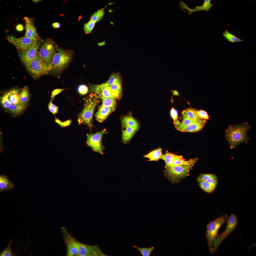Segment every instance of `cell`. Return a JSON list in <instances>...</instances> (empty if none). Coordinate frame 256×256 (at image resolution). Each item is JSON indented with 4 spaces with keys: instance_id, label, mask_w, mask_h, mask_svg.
Masks as SVG:
<instances>
[{
    "instance_id": "6da1fadb",
    "label": "cell",
    "mask_w": 256,
    "mask_h": 256,
    "mask_svg": "<svg viewBox=\"0 0 256 256\" xmlns=\"http://www.w3.org/2000/svg\"><path fill=\"white\" fill-rule=\"evenodd\" d=\"M250 128L246 123L230 125L226 131V137L230 148H236L242 142H247L249 139L247 133Z\"/></svg>"
},
{
    "instance_id": "7a4b0ae2",
    "label": "cell",
    "mask_w": 256,
    "mask_h": 256,
    "mask_svg": "<svg viewBox=\"0 0 256 256\" xmlns=\"http://www.w3.org/2000/svg\"><path fill=\"white\" fill-rule=\"evenodd\" d=\"M99 96L97 94L91 93L84 99L83 108L78 115L79 124H83L91 130L92 127V118L95 108L99 102Z\"/></svg>"
},
{
    "instance_id": "3957f363",
    "label": "cell",
    "mask_w": 256,
    "mask_h": 256,
    "mask_svg": "<svg viewBox=\"0 0 256 256\" xmlns=\"http://www.w3.org/2000/svg\"><path fill=\"white\" fill-rule=\"evenodd\" d=\"M56 48L58 51L55 53L49 64L50 71L59 78L72 60L73 54L71 51L64 50L58 46Z\"/></svg>"
},
{
    "instance_id": "277c9868",
    "label": "cell",
    "mask_w": 256,
    "mask_h": 256,
    "mask_svg": "<svg viewBox=\"0 0 256 256\" xmlns=\"http://www.w3.org/2000/svg\"><path fill=\"white\" fill-rule=\"evenodd\" d=\"M228 218L226 214L222 215L211 222L207 225L206 237L209 249L211 253H213L214 243L218 236L219 229L227 221Z\"/></svg>"
},
{
    "instance_id": "5b68a950",
    "label": "cell",
    "mask_w": 256,
    "mask_h": 256,
    "mask_svg": "<svg viewBox=\"0 0 256 256\" xmlns=\"http://www.w3.org/2000/svg\"><path fill=\"white\" fill-rule=\"evenodd\" d=\"M192 166L186 165H178L166 169L165 174L168 179L173 183H177L189 174Z\"/></svg>"
},
{
    "instance_id": "8992f818",
    "label": "cell",
    "mask_w": 256,
    "mask_h": 256,
    "mask_svg": "<svg viewBox=\"0 0 256 256\" xmlns=\"http://www.w3.org/2000/svg\"><path fill=\"white\" fill-rule=\"evenodd\" d=\"M43 40L41 39L24 51H19L18 54L20 59L30 73L31 64L36 58L38 50Z\"/></svg>"
},
{
    "instance_id": "52a82bcc",
    "label": "cell",
    "mask_w": 256,
    "mask_h": 256,
    "mask_svg": "<svg viewBox=\"0 0 256 256\" xmlns=\"http://www.w3.org/2000/svg\"><path fill=\"white\" fill-rule=\"evenodd\" d=\"M55 53L54 43L50 39H48L43 42L37 53L43 62L48 64L52 61Z\"/></svg>"
},
{
    "instance_id": "ba28073f",
    "label": "cell",
    "mask_w": 256,
    "mask_h": 256,
    "mask_svg": "<svg viewBox=\"0 0 256 256\" xmlns=\"http://www.w3.org/2000/svg\"><path fill=\"white\" fill-rule=\"evenodd\" d=\"M226 227L222 233L218 236L214 244L213 253L223 240L236 228L238 224V219L235 215L232 214L228 218Z\"/></svg>"
},
{
    "instance_id": "9c48e42d",
    "label": "cell",
    "mask_w": 256,
    "mask_h": 256,
    "mask_svg": "<svg viewBox=\"0 0 256 256\" xmlns=\"http://www.w3.org/2000/svg\"><path fill=\"white\" fill-rule=\"evenodd\" d=\"M49 64L45 63L37 53L31 64V72L35 79H37L50 71Z\"/></svg>"
},
{
    "instance_id": "30bf717a",
    "label": "cell",
    "mask_w": 256,
    "mask_h": 256,
    "mask_svg": "<svg viewBox=\"0 0 256 256\" xmlns=\"http://www.w3.org/2000/svg\"><path fill=\"white\" fill-rule=\"evenodd\" d=\"M61 230L66 247V256H77L78 253V241L72 236L64 227H62L61 228Z\"/></svg>"
},
{
    "instance_id": "8fae6325",
    "label": "cell",
    "mask_w": 256,
    "mask_h": 256,
    "mask_svg": "<svg viewBox=\"0 0 256 256\" xmlns=\"http://www.w3.org/2000/svg\"><path fill=\"white\" fill-rule=\"evenodd\" d=\"M105 129L92 134H87V144L95 152L103 154L104 147L101 141L103 135L106 133Z\"/></svg>"
},
{
    "instance_id": "7c38bea8",
    "label": "cell",
    "mask_w": 256,
    "mask_h": 256,
    "mask_svg": "<svg viewBox=\"0 0 256 256\" xmlns=\"http://www.w3.org/2000/svg\"><path fill=\"white\" fill-rule=\"evenodd\" d=\"M7 39L11 43L19 50L24 51L32 46L39 40V38H30L24 36L16 38L13 36H8Z\"/></svg>"
},
{
    "instance_id": "4fadbf2b",
    "label": "cell",
    "mask_w": 256,
    "mask_h": 256,
    "mask_svg": "<svg viewBox=\"0 0 256 256\" xmlns=\"http://www.w3.org/2000/svg\"><path fill=\"white\" fill-rule=\"evenodd\" d=\"M78 253L77 256H107L104 254L101 249L96 245H88L78 241Z\"/></svg>"
},
{
    "instance_id": "5bb4252c",
    "label": "cell",
    "mask_w": 256,
    "mask_h": 256,
    "mask_svg": "<svg viewBox=\"0 0 256 256\" xmlns=\"http://www.w3.org/2000/svg\"><path fill=\"white\" fill-rule=\"evenodd\" d=\"M23 19L25 22L26 29V32L24 36L30 38H39L33 20L28 17H24Z\"/></svg>"
},
{
    "instance_id": "9a60e30c",
    "label": "cell",
    "mask_w": 256,
    "mask_h": 256,
    "mask_svg": "<svg viewBox=\"0 0 256 256\" xmlns=\"http://www.w3.org/2000/svg\"><path fill=\"white\" fill-rule=\"evenodd\" d=\"M120 75L119 73H114L112 74L108 80L104 83L99 85L90 84L91 92L97 94L104 88L113 84Z\"/></svg>"
},
{
    "instance_id": "2e32d148",
    "label": "cell",
    "mask_w": 256,
    "mask_h": 256,
    "mask_svg": "<svg viewBox=\"0 0 256 256\" xmlns=\"http://www.w3.org/2000/svg\"><path fill=\"white\" fill-rule=\"evenodd\" d=\"M206 122V119L200 118L190 124L186 128L181 131L184 132H195L198 131L203 128Z\"/></svg>"
},
{
    "instance_id": "e0dca14e",
    "label": "cell",
    "mask_w": 256,
    "mask_h": 256,
    "mask_svg": "<svg viewBox=\"0 0 256 256\" xmlns=\"http://www.w3.org/2000/svg\"><path fill=\"white\" fill-rule=\"evenodd\" d=\"M115 109V108L112 107H100L95 115L96 119L100 122H103Z\"/></svg>"
},
{
    "instance_id": "ac0fdd59",
    "label": "cell",
    "mask_w": 256,
    "mask_h": 256,
    "mask_svg": "<svg viewBox=\"0 0 256 256\" xmlns=\"http://www.w3.org/2000/svg\"><path fill=\"white\" fill-rule=\"evenodd\" d=\"M14 187L13 182L8 176L4 175H0V192L12 190Z\"/></svg>"
},
{
    "instance_id": "d6986e66",
    "label": "cell",
    "mask_w": 256,
    "mask_h": 256,
    "mask_svg": "<svg viewBox=\"0 0 256 256\" xmlns=\"http://www.w3.org/2000/svg\"><path fill=\"white\" fill-rule=\"evenodd\" d=\"M183 158V156L181 155H176L167 151L165 154L162 155L161 159L165 162L166 169H168L172 168L174 160L177 158Z\"/></svg>"
},
{
    "instance_id": "ffe728a7",
    "label": "cell",
    "mask_w": 256,
    "mask_h": 256,
    "mask_svg": "<svg viewBox=\"0 0 256 256\" xmlns=\"http://www.w3.org/2000/svg\"><path fill=\"white\" fill-rule=\"evenodd\" d=\"M122 127V140L123 142L126 143L131 139L137 130L127 125H123Z\"/></svg>"
},
{
    "instance_id": "44dd1931",
    "label": "cell",
    "mask_w": 256,
    "mask_h": 256,
    "mask_svg": "<svg viewBox=\"0 0 256 256\" xmlns=\"http://www.w3.org/2000/svg\"><path fill=\"white\" fill-rule=\"evenodd\" d=\"M20 92L19 89L17 88L11 89L7 92L9 100L11 104H21L19 101Z\"/></svg>"
},
{
    "instance_id": "7402d4cb",
    "label": "cell",
    "mask_w": 256,
    "mask_h": 256,
    "mask_svg": "<svg viewBox=\"0 0 256 256\" xmlns=\"http://www.w3.org/2000/svg\"><path fill=\"white\" fill-rule=\"evenodd\" d=\"M122 125H127L137 130L139 128V125L137 121L131 115L125 116L123 117L122 121Z\"/></svg>"
},
{
    "instance_id": "603a6c76",
    "label": "cell",
    "mask_w": 256,
    "mask_h": 256,
    "mask_svg": "<svg viewBox=\"0 0 256 256\" xmlns=\"http://www.w3.org/2000/svg\"><path fill=\"white\" fill-rule=\"evenodd\" d=\"M110 85L102 89L97 94L99 97L119 99V97L111 89L110 87Z\"/></svg>"
},
{
    "instance_id": "cb8c5ba5",
    "label": "cell",
    "mask_w": 256,
    "mask_h": 256,
    "mask_svg": "<svg viewBox=\"0 0 256 256\" xmlns=\"http://www.w3.org/2000/svg\"><path fill=\"white\" fill-rule=\"evenodd\" d=\"M198 160L197 158L191 159L188 160H185L183 158L176 159L174 160L171 168L176 166L182 165L193 166Z\"/></svg>"
},
{
    "instance_id": "d4e9b609",
    "label": "cell",
    "mask_w": 256,
    "mask_h": 256,
    "mask_svg": "<svg viewBox=\"0 0 256 256\" xmlns=\"http://www.w3.org/2000/svg\"><path fill=\"white\" fill-rule=\"evenodd\" d=\"M197 111L192 108H188L183 110L182 114L190 119L197 120L200 118L197 114Z\"/></svg>"
},
{
    "instance_id": "484cf974",
    "label": "cell",
    "mask_w": 256,
    "mask_h": 256,
    "mask_svg": "<svg viewBox=\"0 0 256 256\" xmlns=\"http://www.w3.org/2000/svg\"><path fill=\"white\" fill-rule=\"evenodd\" d=\"M162 155V149L159 148L144 155V157L148 158L149 161H157L161 159Z\"/></svg>"
},
{
    "instance_id": "4316f807",
    "label": "cell",
    "mask_w": 256,
    "mask_h": 256,
    "mask_svg": "<svg viewBox=\"0 0 256 256\" xmlns=\"http://www.w3.org/2000/svg\"><path fill=\"white\" fill-rule=\"evenodd\" d=\"M29 98L28 88L27 87L25 86L22 89L19 94V103L22 105H26Z\"/></svg>"
},
{
    "instance_id": "83f0119b",
    "label": "cell",
    "mask_w": 256,
    "mask_h": 256,
    "mask_svg": "<svg viewBox=\"0 0 256 256\" xmlns=\"http://www.w3.org/2000/svg\"><path fill=\"white\" fill-rule=\"evenodd\" d=\"M197 180L200 186L203 190L207 192L211 193L215 188L209 183L206 181L199 177Z\"/></svg>"
},
{
    "instance_id": "f1b7e54d",
    "label": "cell",
    "mask_w": 256,
    "mask_h": 256,
    "mask_svg": "<svg viewBox=\"0 0 256 256\" xmlns=\"http://www.w3.org/2000/svg\"><path fill=\"white\" fill-rule=\"evenodd\" d=\"M99 97L102 101V104L100 107H106L116 108V99L102 96H100Z\"/></svg>"
},
{
    "instance_id": "f546056e",
    "label": "cell",
    "mask_w": 256,
    "mask_h": 256,
    "mask_svg": "<svg viewBox=\"0 0 256 256\" xmlns=\"http://www.w3.org/2000/svg\"><path fill=\"white\" fill-rule=\"evenodd\" d=\"M107 6L97 11L91 16L90 20L96 23L101 20L104 15L105 8Z\"/></svg>"
},
{
    "instance_id": "4dcf8cb0",
    "label": "cell",
    "mask_w": 256,
    "mask_h": 256,
    "mask_svg": "<svg viewBox=\"0 0 256 256\" xmlns=\"http://www.w3.org/2000/svg\"><path fill=\"white\" fill-rule=\"evenodd\" d=\"M224 37L228 41L232 43L239 42L243 41L226 30L223 34Z\"/></svg>"
},
{
    "instance_id": "1f68e13d",
    "label": "cell",
    "mask_w": 256,
    "mask_h": 256,
    "mask_svg": "<svg viewBox=\"0 0 256 256\" xmlns=\"http://www.w3.org/2000/svg\"><path fill=\"white\" fill-rule=\"evenodd\" d=\"M182 121L180 124L176 127L178 130L180 131L185 129L190 124L197 120H191L183 115H182Z\"/></svg>"
},
{
    "instance_id": "d6a6232c",
    "label": "cell",
    "mask_w": 256,
    "mask_h": 256,
    "mask_svg": "<svg viewBox=\"0 0 256 256\" xmlns=\"http://www.w3.org/2000/svg\"><path fill=\"white\" fill-rule=\"evenodd\" d=\"M26 107V105L20 104H11L8 110L13 114H18L21 112Z\"/></svg>"
},
{
    "instance_id": "836d02e7",
    "label": "cell",
    "mask_w": 256,
    "mask_h": 256,
    "mask_svg": "<svg viewBox=\"0 0 256 256\" xmlns=\"http://www.w3.org/2000/svg\"><path fill=\"white\" fill-rule=\"evenodd\" d=\"M133 247L137 249L142 256H150L154 250L153 246L148 247H141L133 245Z\"/></svg>"
},
{
    "instance_id": "e575fe53",
    "label": "cell",
    "mask_w": 256,
    "mask_h": 256,
    "mask_svg": "<svg viewBox=\"0 0 256 256\" xmlns=\"http://www.w3.org/2000/svg\"><path fill=\"white\" fill-rule=\"evenodd\" d=\"M211 0H205L203 5L201 6H197L198 11L205 10L208 11L212 7L213 4L211 3Z\"/></svg>"
},
{
    "instance_id": "d590c367",
    "label": "cell",
    "mask_w": 256,
    "mask_h": 256,
    "mask_svg": "<svg viewBox=\"0 0 256 256\" xmlns=\"http://www.w3.org/2000/svg\"><path fill=\"white\" fill-rule=\"evenodd\" d=\"M12 240L9 241L6 248L0 253V256H15L12 253L11 249V244Z\"/></svg>"
},
{
    "instance_id": "8d00e7d4",
    "label": "cell",
    "mask_w": 256,
    "mask_h": 256,
    "mask_svg": "<svg viewBox=\"0 0 256 256\" xmlns=\"http://www.w3.org/2000/svg\"><path fill=\"white\" fill-rule=\"evenodd\" d=\"M0 102L3 107L5 109L8 110L11 104L9 100L7 92L1 97Z\"/></svg>"
},
{
    "instance_id": "74e56055",
    "label": "cell",
    "mask_w": 256,
    "mask_h": 256,
    "mask_svg": "<svg viewBox=\"0 0 256 256\" xmlns=\"http://www.w3.org/2000/svg\"><path fill=\"white\" fill-rule=\"evenodd\" d=\"M96 23L90 20L87 23L84 24V29L86 34L90 33L93 29Z\"/></svg>"
},
{
    "instance_id": "f35d334b",
    "label": "cell",
    "mask_w": 256,
    "mask_h": 256,
    "mask_svg": "<svg viewBox=\"0 0 256 256\" xmlns=\"http://www.w3.org/2000/svg\"><path fill=\"white\" fill-rule=\"evenodd\" d=\"M78 93L82 95H84L87 94L88 91V88L87 86L85 84H81L79 86L77 89Z\"/></svg>"
},
{
    "instance_id": "ab89813d",
    "label": "cell",
    "mask_w": 256,
    "mask_h": 256,
    "mask_svg": "<svg viewBox=\"0 0 256 256\" xmlns=\"http://www.w3.org/2000/svg\"><path fill=\"white\" fill-rule=\"evenodd\" d=\"M52 101L50 100L49 102L48 108L49 110L54 115H55L58 112L59 108L53 103Z\"/></svg>"
},
{
    "instance_id": "60d3db41",
    "label": "cell",
    "mask_w": 256,
    "mask_h": 256,
    "mask_svg": "<svg viewBox=\"0 0 256 256\" xmlns=\"http://www.w3.org/2000/svg\"><path fill=\"white\" fill-rule=\"evenodd\" d=\"M199 177L206 181L212 179H218L215 175L210 174H202L200 175Z\"/></svg>"
},
{
    "instance_id": "b9f144b4",
    "label": "cell",
    "mask_w": 256,
    "mask_h": 256,
    "mask_svg": "<svg viewBox=\"0 0 256 256\" xmlns=\"http://www.w3.org/2000/svg\"><path fill=\"white\" fill-rule=\"evenodd\" d=\"M55 121L56 123L60 125L62 128H64L69 126L72 122V121L70 119L64 122H61L56 118H55Z\"/></svg>"
},
{
    "instance_id": "7bdbcfd3",
    "label": "cell",
    "mask_w": 256,
    "mask_h": 256,
    "mask_svg": "<svg viewBox=\"0 0 256 256\" xmlns=\"http://www.w3.org/2000/svg\"><path fill=\"white\" fill-rule=\"evenodd\" d=\"M197 113L200 118H203L206 120L209 119L208 115L207 113L205 111L202 110H198Z\"/></svg>"
},
{
    "instance_id": "ee69618b",
    "label": "cell",
    "mask_w": 256,
    "mask_h": 256,
    "mask_svg": "<svg viewBox=\"0 0 256 256\" xmlns=\"http://www.w3.org/2000/svg\"><path fill=\"white\" fill-rule=\"evenodd\" d=\"M66 89H57L53 90L51 93V100L53 101L55 97L61 92Z\"/></svg>"
},
{
    "instance_id": "f6af8a7d",
    "label": "cell",
    "mask_w": 256,
    "mask_h": 256,
    "mask_svg": "<svg viewBox=\"0 0 256 256\" xmlns=\"http://www.w3.org/2000/svg\"><path fill=\"white\" fill-rule=\"evenodd\" d=\"M170 114L171 117L174 120V122L178 120V115L177 111L173 108H172L170 111Z\"/></svg>"
},
{
    "instance_id": "bcb514c9",
    "label": "cell",
    "mask_w": 256,
    "mask_h": 256,
    "mask_svg": "<svg viewBox=\"0 0 256 256\" xmlns=\"http://www.w3.org/2000/svg\"><path fill=\"white\" fill-rule=\"evenodd\" d=\"M16 29L19 31H21L23 29V27L22 24H19L17 26Z\"/></svg>"
},
{
    "instance_id": "7dc6e473",
    "label": "cell",
    "mask_w": 256,
    "mask_h": 256,
    "mask_svg": "<svg viewBox=\"0 0 256 256\" xmlns=\"http://www.w3.org/2000/svg\"><path fill=\"white\" fill-rule=\"evenodd\" d=\"M60 24L58 22H55L53 23L52 24V27L55 28H58L60 27Z\"/></svg>"
},
{
    "instance_id": "c3c4849f",
    "label": "cell",
    "mask_w": 256,
    "mask_h": 256,
    "mask_svg": "<svg viewBox=\"0 0 256 256\" xmlns=\"http://www.w3.org/2000/svg\"><path fill=\"white\" fill-rule=\"evenodd\" d=\"M171 91L172 92L173 96H179V94L176 90H171Z\"/></svg>"
},
{
    "instance_id": "681fc988",
    "label": "cell",
    "mask_w": 256,
    "mask_h": 256,
    "mask_svg": "<svg viewBox=\"0 0 256 256\" xmlns=\"http://www.w3.org/2000/svg\"><path fill=\"white\" fill-rule=\"evenodd\" d=\"M174 123L176 127L178 126L180 124L181 122L178 119L175 120L174 122Z\"/></svg>"
},
{
    "instance_id": "f907efd6",
    "label": "cell",
    "mask_w": 256,
    "mask_h": 256,
    "mask_svg": "<svg viewBox=\"0 0 256 256\" xmlns=\"http://www.w3.org/2000/svg\"><path fill=\"white\" fill-rule=\"evenodd\" d=\"M32 1L33 2H34L35 3H37L38 2L40 1H41V0H32Z\"/></svg>"
},
{
    "instance_id": "816d5d0a",
    "label": "cell",
    "mask_w": 256,
    "mask_h": 256,
    "mask_svg": "<svg viewBox=\"0 0 256 256\" xmlns=\"http://www.w3.org/2000/svg\"><path fill=\"white\" fill-rule=\"evenodd\" d=\"M104 42H103V43L102 42V44H101V45H103V43H104ZM101 43H102V42H101V43H100V44H99V45H100L101 44Z\"/></svg>"
}]
</instances>
